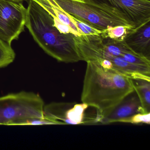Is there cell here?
I'll return each mask as SVG.
<instances>
[{"mask_svg": "<svg viewBox=\"0 0 150 150\" xmlns=\"http://www.w3.org/2000/svg\"><path fill=\"white\" fill-rule=\"evenodd\" d=\"M86 62L81 100L94 108L101 120L134 91L133 83L129 77L95 61Z\"/></svg>", "mask_w": 150, "mask_h": 150, "instance_id": "1", "label": "cell"}, {"mask_svg": "<svg viewBox=\"0 0 150 150\" xmlns=\"http://www.w3.org/2000/svg\"><path fill=\"white\" fill-rule=\"evenodd\" d=\"M25 27L45 52L57 61H82L74 39L75 36L60 33L50 15L33 0L28 1Z\"/></svg>", "mask_w": 150, "mask_h": 150, "instance_id": "2", "label": "cell"}, {"mask_svg": "<svg viewBox=\"0 0 150 150\" xmlns=\"http://www.w3.org/2000/svg\"><path fill=\"white\" fill-rule=\"evenodd\" d=\"M44 102L38 94L22 91L0 97V125H24L28 120L43 117Z\"/></svg>", "mask_w": 150, "mask_h": 150, "instance_id": "3", "label": "cell"}, {"mask_svg": "<svg viewBox=\"0 0 150 150\" xmlns=\"http://www.w3.org/2000/svg\"><path fill=\"white\" fill-rule=\"evenodd\" d=\"M55 1L66 12L99 30L117 26L134 28L117 13L86 0Z\"/></svg>", "mask_w": 150, "mask_h": 150, "instance_id": "4", "label": "cell"}, {"mask_svg": "<svg viewBox=\"0 0 150 150\" xmlns=\"http://www.w3.org/2000/svg\"><path fill=\"white\" fill-rule=\"evenodd\" d=\"M90 107L83 103H51L44 107V117L55 125H91L100 122V118L98 115L87 114Z\"/></svg>", "mask_w": 150, "mask_h": 150, "instance_id": "5", "label": "cell"}, {"mask_svg": "<svg viewBox=\"0 0 150 150\" xmlns=\"http://www.w3.org/2000/svg\"><path fill=\"white\" fill-rule=\"evenodd\" d=\"M27 8L22 1L0 0V39L11 45L24 31Z\"/></svg>", "mask_w": 150, "mask_h": 150, "instance_id": "6", "label": "cell"}, {"mask_svg": "<svg viewBox=\"0 0 150 150\" xmlns=\"http://www.w3.org/2000/svg\"><path fill=\"white\" fill-rule=\"evenodd\" d=\"M120 14L135 28L150 21L149 0H86Z\"/></svg>", "mask_w": 150, "mask_h": 150, "instance_id": "7", "label": "cell"}, {"mask_svg": "<svg viewBox=\"0 0 150 150\" xmlns=\"http://www.w3.org/2000/svg\"><path fill=\"white\" fill-rule=\"evenodd\" d=\"M97 63L104 68L112 69L132 79L150 81V67L129 63L121 56L99 59Z\"/></svg>", "mask_w": 150, "mask_h": 150, "instance_id": "8", "label": "cell"}, {"mask_svg": "<svg viewBox=\"0 0 150 150\" xmlns=\"http://www.w3.org/2000/svg\"><path fill=\"white\" fill-rule=\"evenodd\" d=\"M144 113L135 91L126 96L107 116L100 121L102 124H109L122 121L135 114Z\"/></svg>", "mask_w": 150, "mask_h": 150, "instance_id": "9", "label": "cell"}, {"mask_svg": "<svg viewBox=\"0 0 150 150\" xmlns=\"http://www.w3.org/2000/svg\"><path fill=\"white\" fill-rule=\"evenodd\" d=\"M124 41L134 53L150 60V21L133 28Z\"/></svg>", "mask_w": 150, "mask_h": 150, "instance_id": "10", "label": "cell"}, {"mask_svg": "<svg viewBox=\"0 0 150 150\" xmlns=\"http://www.w3.org/2000/svg\"><path fill=\"white\" fill-rule=\"evenodd\" d=\"M134 91L139 98L144 113L150 112V81L132 79Z\"/></svg>", "mask_w": 150, "mask_h": 150, "instance_id": "11", "label": "cell"}, {"mask_svg": "<svg viewBox=\"0 0 150 150\" xmlns=\"http://www.w3.org/2000/svg\"><path fill=\"white\" fill-rule=\"evenodd\" d=\"M135 28L131 26L110 27L103 30L100 35L103 38L116 41H123L127 35Z\"/></svg>", "mask_w": 150, "mask_h": 150, "instance_id": "12", "label": "cell"}, {"mask_svg": "<svg viewBox=\"0 0 150 150\" xmlns=\"http://www.w3.org/2000/svg\"><path fill=\"white\" fill-rule=\"evenodd\" d=\"M15 58L16 53L11 45L0 39V68L9 65Z\"/></svg>", "mask_w": 150, "mask_h": 150, "instance_id": "13", "label": "cell"}, {"mask_svg": "<svg viewBox=\"0 0 150 150\" xmlns=\"http://www.w3.org/2000/svg\"><path fill=\"white\" fill-rule=\"evenodd\" d=\"M69 16L72 22L74 24L78 29L79 33L81 35H99L101 33L103 30L96 29L91 26H89L87 23H85L77 19L71 15L69 14Z\"/></svg>", "mask_w": 150, "mask_h": 150, "instance_id": "14", "label": "cell"}, {"mask_svg": "<svg viewBox=\"0 0 150 150\" xmlns=\"http://www.w3.org/2000/svg\"><path fill=\"white\" fill-rule=\"evenodd\" d=\"M127 62L141 66L150 67V60L137 55L132 51L125 52L122 56Z\"/></svg>", "mask_w": 150, "mask_h": 150, "instance_id": "15", "label": "cell"}, {"mask_svg": "<svg viewBox=\"0 0 150 150\" xmlns=\"http://www.w3.org/2000/svg\"><path fill=\"white\" fill-rule=\"evenodd\" d=\"M122 122L129 123L134 124H150V112L137 113L124 119L122 121Z\"/></svg>", "mask_w": 150, "mask_h": 150, "instance_id": "16", "label": "cell"}, {"mask_svg": "<svg viewBox=\"0 0 150 150\" xmlns=\"http://www.w3.org/2000/svg\"><path fill=\"white\" fill-rule=\"evenodd\" d=\"M50 125L55 124L52 121L43 117L33 118V119L28 120L25 122L24 125Z\"/></svg>", "mask_w": 150, "mask_h": 150, "instance_id": "17", "label": "cell"}, {"mask_svg": "<svg viewBox=\"0 0 150 150\" xmlns=\"http://www.w3.org/2000/svg\"><path fill=\"white\" fill-rule=\"evenodd\" d=\"M9 1H28L29 0H9Z\"/></svg>", "mask_w": 150, "mask_h": 150, "instance_id": "18", "label": "cell"}]
</instances>
